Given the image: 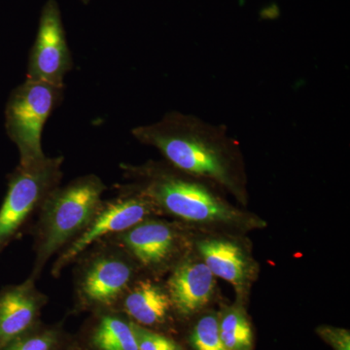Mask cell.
Instances as JSON below:
<instances>
[{"label":"cell","instance_id":"6da1fadb","mask_svg":"<svg viewBox=\"0 0 350 350\" xmlns=\"http://www.w3.org/2000/svg\"><path fill=\"white\" fill-rule=\"evenodd\" d=\"M133 137L158 149L167 162L198 178H206L241 192L237 170V144L227 129L193 114L170 111L154 123L135 126Z\"/></svg>","mask_w":350,"mask_h":350},{"label":"cell","instance_id":"7a4b0ae2","mask_svg":"<svg viewBox=\"0 0 350 350\" xmlns=\"http://www.w3.org/2000/svg\"><path fill=\"white\" fill-rule=\"evenodd\" d=\"M107 185L96 174L57 186L44 200L32 228L34 261L29 278L38 280L47 262L83 231L103 202Z\"/></svg>","mask_w":350,"mask_h":350},{"label":"cell","instance_id":"3957f363","mask_svg":"<svg viewBox=\"0 0 350 350\" xmlns=\"http://www.w3.org/2000/svg\"><path fill=\"white\" fill-rule=\"evenodd\" d=\"M133 183L126 188L144 196L155 206L189 221H229L237 213L194 176L169 163L149 162L142 165H121Z\"/></svg>","mask_w":350,"mask_h":350},{"label":"cell","instance_id":"277c9868","mask_svg":"<svg viewBox=\"0 0 350 350\" xmlns=\"http://www.w3.org/2000/svg\"><path fill=\"white\" fill-rule=\"evenodd\" d=\"M72 265V313L116 310L135 282L137 265L118 243L105 239L82 253Z\"/></svg>","mask_w":350,"mask_h":350},{"label":"cell","instance_id":"5b68a950","mask_svg":"<svg viewBox=\"0 0 350 350\" xmlns=\"http://www.w3.org/2000/svg\"><path fill=\"white\" fill-rule=\"evenodd\" d=\"M64 160L47 156L31 167L18 165L10 175L0 206V254L22 234L46 197L61 185Z\"/></svg>","mask_w":350,"mask_h":350},{"label":"cell","instance_id":"8992f818","mask_svg":"<svg viewBox=\"0 0 350 350\" xmlns=\"http://www.w3.org/2000/svg\"><path fill=\"white\" fill-rule=\"evenodd\" d=\"M64 87L27 79L13 92L7 105V130L17 145L21 167L45 160L42 133L46 122L63 100Z\"/></svg>","mask_w":350,"mask_h":350},{"label":"cell","instance_id":"52a82bcc","mask_svg":"<svg viewBox=\"0 0 350 350\" xmlns=\"http://www.w3.org/2000/svg\"><path fill=\"white\" fill-rule=\"evenodd\" d=\"M119 190L117 197L101 202L86 227L57 255L51 269L53 278H59L64 269L94 243L125 232L158 213L144 196L125 185Z\"/></svg>","mask_w":350,"mask_h":350},{"label":"cell","instance_id":"ba28073f","mask_svg":"<svg viewBox=\"0 0 350 350\" xmlns=\"http://www.w3.org/2000/svg\"><path fill=\"white\" fill-rule=\"evenodd\" d=\"M72 66L59 10L49 3L41 16L38 38L29 54L27 79L64 87V77Z\"/></svg>","mask_w":350,"mask_h":350},{"label":"cell","instance_id":"9c48e42d","mask_svg":"<svg viewBox=\"0 0 350 350\" xmlns=\"http://www.w3.org/2000/svg\"><path fill=\"white\" fill-rule=\"evenodd\" d=\"M107 239L123 247L137 266L148 269L167 267L174 259L178 243L172 225L149 218Z\"/></svg>","mask_w":350,"mask_h":350},{"label":"cell","instance_id":"30bf717a","mask_svg":"<svg viewBox=\"0 0 350 350\" xmlns=\"http://www.w3.org/2000/svg\"><path fill=\"white\" fill-rule=\"evenodd\" d=\"M48 297L27 278L20 284L0 290V349L42 322L41 315Z\"/></svg>","mask_w":350,"mask_h":350},{"label":"cell","instance_id":"8fae6325","mask_svg":"<svg viewBox=\"0 0 350 350\" xmlns=\"http://www.w3.org/2000/svg\"><path fill=\"white\" fill-rule=\"evenodd\" d=\"M116 310L133 323L160 332L174 312L167 288L150 278H137L120 301Z\"/></svg>","mask_w":350,"mask_h":350},{"label":"cell","instance_id":"7c38bea8","mask_svg":"<svg viewBox=\"0 0 350 350\" xmlns=\"http://www.w3.org/2000/svg\"><path fill=\"white\" fill-rule=\"evenodd\" d=\"M215 280L204 262L188 261L177 265L165 288L174 312L189 317L202 310L213 297Z\"/></svg>","mask_w":350,"mask_h":350},{"label":"cell","instance_id":"4fadbf2b","mask_svg":"<svg viewBox=\"0 0 350 350\" xmlns=\"http://www.w3.org/2000/svg\"><path fill=\"white\" fill-rule=\"evenodd\" d=\"M75 338L85 350H139L131 320L118 310L92 313Z\"/></svg>","mask_w":350,"mask_h":350},{"label":"cell","instance_id":"5bb4252c","mask_svg":"<svg viewBox=\"0 0 350 350\" xmlns=\"http://www.w3.org/2000/svg\"><path fill=\"white\" fill-rule=\"evenodd\" d=\"M200 252L213 275L239 287L246 273V260L237 244L227 241L209 239L200 243Z\"/></svg>","mask_w":350,"mask_h":350},{"label":"cell","instance_id":"9a60e30c","mask_svg":"<svg viewBox=\"0 0 350 350\" xmlns=\"http://www.w3.org/2000/svg\"><path fill=\"white\" fill-rule=\"evenodd\" d=\"M73 335L64 329V321L43 322L0 350H66Z\"/></svg>","mask_w":350,"mask_h":350},{"label":"cell","instance_id":"2e32d148","mask_svg":"<svg viewBox=\"0 0 350 350\" xmlns=\"http://www.w3.org/2000/svg\"><path fill=\"white\" fill-rule=\"evenodd\" d=\"M220 336L227 350H251L253 333L245 315L239 310H230L219 321Z\"/></svg>","mask_w":350,"mask_h":350},{"label":"cell","instance_id":"e0dca14e","mask_svg":"<svg viewBox=\"0 0 350 350\" xmlns=\"http://www.w3.org/2000/svg\"><path fill=\"white\" fill-rule=\"evenodd\" d=\"M190 345L194 350H227L219 329L215 315L208 314L200 319L190 336Z\"/></svg>","mask_w":350,"mask_h":350},{"label":"cell","instance_id":"ac0fdd59","mask_svg":"<svg viewBox=\"0 0 350 350\" xmlns=\"http://www.w3.org/2000/svg\"><path fill=\"white\" fill-rule=\"evenodd\" d=\"M139 350H185L165 334L150 330L131 322Z\"/></svg>","mask_w":350,"mask_h":350},{"label":"cell","instance_id":"d6986e66","mask_svg":"<svg viewBox=\"0 0 350 350\" xmlns=\"http://www.w3.org/2000/svg\"><path fill=\"white\" fill-rule=\"evenodd\" d=\"M317 333L335 350H350L349 332L335 327L322 326Z\"/></svg>","mask_w":350,"mask_h":350},{"label":"cell","instance_id":"ffe728a7","mask_svg":"<svg viewBox=\"0 0 350 350\" xmlns=\"http://www.w3.org/2000/svg\"><path fill=\"white\" fill-rule=\"evenodd\" d=\"M66 350H85L83 349L81 345L76 342L75 335H73L72 340H71L70 344H69L68 349Z\"/></svg>","mask_w":350,"mask_h":350}]
</instances>
